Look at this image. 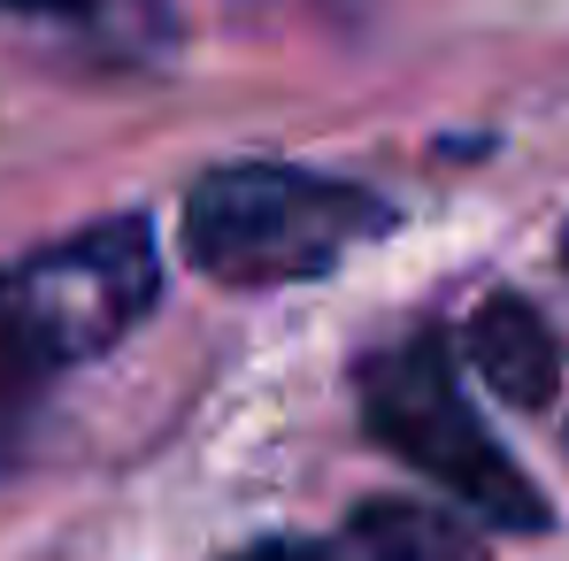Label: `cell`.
Masks as SVG:
<instances>
[{
  "mask_svg": "<svg viewBox=\"0 0 569 561\" xmlns=\"http://www.w3.org/2000/svg\"><path fill=\"white\" fill-rule=\"evenodd\" d=\"M392 223L378 192L316 178L292 162H231L208 170L186 200V254L223 284H300L339 270L347 247Z\"/></svg>",
  "mask_w": 569,
  "mask_h": 561,
  "instance_id": "1",
  "label": "cell"
},
{
  "mask_svg": "<svg viewBox=\"0 0 569 561\" xmlns=\"http://www.w3.org/2000/svg\"><path fill=\"white\" fill-rule=\"evenodd\" d=\"M154 231L139 216L93 223L0 278V392H39V377L116 347L154 308Z\"/></svg>",
  "mask_w": 569,
  "mask_h": 561,
  "instance_id": "2",
  "label": "cell"
},
{
  "mask_svg": "<svg viewBox=\"0 0 569 561\" xmlns=\"http://www.w3.org/2000/svg\"><path fill=\"white\" fill-rule=\"evenodd\" d=\"M362 423L408 469H423L439 492H455L462 508H477L500 531H539L547 500L523 469L492 447V431L477 423L470 392L455 377V354L439 331H416L400 347H385L362 362Z\"/></svg>",
  "mask_w": 569,
  "mask_h": 561,
  "instance_id": "3",
  "label": "cell"
},
{
  "mask_svg": "<svg viewBox=\"0 0 569 561\" xmlns=\"http://www.w3.org/2000/svg\"><path fill=\"white\" fill-rule=\"evenodd\" d=\"M470 370L508 400V408H547L555 384H562V339L555 323L516 300V292H492L470 315Z\"/></svg>",
  "mask_w": 569,
  "mask_h": 561,
  "instance_id": "4",
  "label": "cell"
},
{
  "mask_svg": "<svg viewBox=\"0 0 569 561\" xmlns=\"http://www.w3.org/2000/svg\"><path fill=\"white\" fill-rule=\"evenodd\" d=\"M331 561H485L470 523L423 500H370L347 515V531L323 547Z\"/></svg>",
  "mask_w": 569,
  "mask_h": 561,
  "instance_id": "5",
  "label": "cell"
},
{
  "mask_svg": "<svg viewBox=\"0 0 569 561\" xmlns=\"http://www.w3.org/2000/svg\"><path fill=\"white\" fill-rule=\"evenodd\" d=\"M239 561H331L323 547H300V539H270V547H254V554H239Z\"/></svg>",
  "mask_w": 569,
  "mask_h": 561,
  "instance_id": "6",
  "label": "cell"
},
{
  "mask_svg": "<svg viewBox=\"0 0 569 561\" xmlns=\"http://www.w3.org/2000/svg\"><path fill=\"white\" fill-rule=\"evenodd\" d=\"M562 270H569V231H562Z\"/></svg>",
  "mask_w": 569,
  "mask_h": 561,
  "instance_id": "7",
  "label": "cell"
}]
</instances>
